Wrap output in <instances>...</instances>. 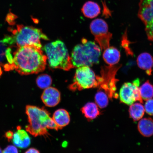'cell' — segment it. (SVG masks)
I'll list each match as a JSON object with an SVG mask.
<instances>
[{"label": "cell", "instance_id": "12", "mask_svg": "<svg viewBox=\"0 0 153 153\" xmlns=\"http://www.w3.org/2000/svg\"><path fill=\"white\" fill-rule=\"evenodd\" d=\"M137 62L140 68L146 71L148 75H151L153 67V58L150 53H143L139 55L137 59Z\"/></svg>", "mask_w": 153, "mask_h": 153}, {"label": "cell", "instance_id": "16", "mask_svg": "<svg viewBox=\"0 0 153 153\" xmlns=\"http://www.w3.org/2000/svg\"><path fill=\"white\" fill-rule=\"evenodd\" d=\"M82 12L87 18L92 19L96 17L100 14V7L94 2L88 1L83 6Z\"/></svg>", "mask_w": 153, "mask_h": 153}, {"label": "cell", "instance_id": "19", "mask_svg": "<svg viewBox=\"0 0 153 153\" xmlns=\"http://www.w3.org/2000/svg\"><path fill=\"white\" fill-rule=\"evenodd\" d=\"M139 90L143 100L147 101L153 97V86L149 81L143 83L139 88Z\"/></svg>", "mask_w": 153, "mask_h": 153}, {"label": "cell", "instance_id": "14", "mask_svg": "<svg viewBox=\"0 0 153 153\" xmlns=\"http://www.w3.org/2000/svg\"><path fill=\"white\" fill-rule=\"evenodd\" d=\"M120 57L119 51L113 47H109L105 49L103 54L105 62L110 66L117 64L120 61Z\"/></svg>", "mask_w": 153, "mask_h": 153}, {"label": "cell", "instance_id": "20", "mask_svg": "<svg viewBox=\"0 0 153 153\" xmlns=\"http://www.w3.org/2000/svg\"><path fill=\"white\" fill-rule=\"evenodd\" d=\"M95 100L96 104L101 108H106L108 104V96L102 91H99L96 94Z\"/></svg>", "mask_w": 153, "mask_h": 153}, {"label": "cell", "instance_id": "23", "mask_svg": "<svg viewBox=\"0 0 153 153\" xmlns=\"http://www.w3.org/2000/svg\"><path fill=\"white\" fill-rule=\"evenodd\" d=\"M145 110L147 114L153 115V99H150L147 100L145 105Z\"/></svg>", "mask_w": 153, "mask_h": 153}, {"label": "cell", "instance_id": "9", "mask_svg": "<svg viewBox=\"0 0 153 153\" xmlns=\"http://www.w3.org/2000/svg\"><path fill=\"white\" fill-rule=\"evenodd\" d=\"M41 99L46 106L54 107L60 102V93L55 88L50 87L44 90L42 95Z\"/></svg>", "mask_w": 153, "mask_h": 153}, {"label": "cell", "instance_id": "28", "mask_svg": "<svg viewBox=\"0 0 153 153\" xmlns=\"http://www.w3.org/2000/svg\"><path fill=\"white\" fill-rule=\"evenodd\" d=\"M2 74V71L1 67V66H0V76H1Z\"/></svg>", "mask_w": 153, "mask_h": 153}, {"label": "cell", "instance_id": "27", "mask_svg": "<svg viewBox=\"0 0 153 153\" xmlns=\"http://www.w3.org/2000/svg\"><path fill=\"white\" fill-rule=\"evenodd\" d=\"M39 152L37 149L34 148H30L27 151L25 152V153H39Z\"/></svg>", "mask_w": 153, "mask_h": 153}, {"label": "cell", "instance_id": "15", "mask_svg": "<svg viewBox=\"0 0 153 153\" xmlns=\"http://www.w3.org/2000/svg\"><path fill=\"white\" fill-rule=\"evenodd\" d=\"M137 128L141 135L149 137L153 135V120L151 118H144L139 122Z\"/></svg>", "mask_w": 153, "mask_h": 153}, {"label": "cell", "instance_id": "24", "mask_svg": "<svg viewBox=\"0 0 153 153\" xmlns=\"http://www.w3.org/2000/svg\"><path fill=\"white\" fill-rule=\"evenodd\" d=\"M3 153H18V150L16 147L13 145H9L5 148L2 152Z\"/></svg>", "mask_w": 153, "mask_h": 153}, {"label": "cell", "instance_id": "18", "mask_svg": "<svg viewBox=\"0 0 153 153\" xmlns=\"http://www.w3.org/2000/svg\"><path fill=\"white\" fill-rule=\"evenodd\" d=\"M145 110L143 105L139 103H136L131 105L129 112L130 117L134 121H137L143 117Z\"/></svg>", "mask_w": 153, "mask_h": 153}, {"label": "cell", "instance_id": "7", "mask_svg": "<svg viewBox=\"0 0 153 153\" xmlns=\"http://www.w3.org/2000/svg\"><path fill=\"white\" fill-rule=\"evenodd\" d=\"M90 29L96 41L111 39L112 34L108 32V24L102 19H95L91 22Z\"/></svg>", "mask_w": 153, "mask_h": 153}, {"label": "cell", "instance_id": "25", "mask_svg": "<svg viewBox=\"0 0 153 153\" xmlns=\"http://www.w3.org/2000/svg\"><path fill=\"white\" fill-rule=\"evenodd\" d=\"M4 43L0 42V62L3 60L5 55L6 51Z\"/></svg>", "mask_w": 153, "mask_h": 153}, {"label": "cell", "instance_id": "2", "mask_svg": "<svg viewBox=\"0 0 153 153\" xmlns=\"http://www.w3.org/2000/svg\"><path fill=\"white\" fill-rule=\"evenodd\" d=\"M26 112L29 123L26 129L33 136H47L48 130L59 129L49 112L45 109L28 105L26 106Z\"/></svg>", "mask_w": 153, "mask_h": 153}, {"label": "cell", "instance_id": "17", "mask_svg": "<svg viewBox=\"0 0 153 153\" xmlns=\"http://www.w3.org/2000/svg\"><path fill=\"white\" fill-rule=\"evenodd\" d=\"M81 111L87 119L93 120L97 118L100 114L97 105L93 102H88L81 109Z\"/></svg>", "mask_w": 153, "mask_h": 153}, {"label": "cell", "instance_id": "13", "mask_svg": "<svg viewBox=\"0 0 153 153\" xmlns=\"http://www.w3.org/2000/svg\"><path fill=\"white\" fill-rule=\"evenodd\" d=\"M52 118L59 129L68 125L70 121L69 113L63 109H60L55 111Z\"/></svg>", "mask_w": 153, "mask_h": 153}, {"label": "cell", "instance_id": "8", "mask_svg": "<svg viewBox=\"0 0 153 153\" xmlns=\"http://www.w3.org/2000/svg\"><path fill=\"white\" fill-rule=\"evenodd\" d=\"M138 16L145 26L153 20V0H140Z\"/></svg>", "mask_w": 153, "mask_h": 153}, {"label": "cell", "instance_id": "6", "mask_svg": "<svg viewBox=\"0 0 153 153\" xmlns=\"http://www.w3.org/2000/svg\"><path fill=\"white\" fill-rule=\"evenodd\" d=\"M104 82L102 76H97L88 66L79 67L76 70L74 82L69 86L72 91H81L98 87Z\"/></svg>", "mask_w": 153, "mask_h": 153}, {"label": "cell", "instance_id": "11", "mask_svg": "<svg viewBox=\"0 0 153 153\" xmlns=\"http://www.w3.org/2000/svg\"><path fill=\"white\" fill-rule=\"evenodd\" d=\"M18 131L14 134L13 142L15 146L20 149H25L29 146L30 139L28 134L20 126L17 128Z\"/></svg>", "mask_w": 153, "mask_h": 153}, {"label": "cell", "instance_id": "4", "mask_svg": "<svg viewBox=\"0 0 153 153\" xmlns=\"http://www.w3.org/2000/svg\"><path fill=\"white\" fill-rule=\"evenodd\" d=\"M100 54V47L94 42L84 39L81 44L74 48L71 57L74 68L91 67L99 64Z\"/></svg>", "mask_w": 153, "mask_h": 153}, {"label": "cell", "instance_id": "29", "mask_svg": "<svg viewBox=\"0 0 153 153\" xmlns=\"http://www.w3.org/2000/svg\"><path fill=\"white\" fill-rule=\"evenodd\" d=\"M2 152V150L1 148H0V153Z\"/></svg>", "mask_w": 153, "mask_h": 153}, {"label": "cell", "instance_id": "21", "mask_svg": "<svg viewBox=\"0 0 153 153\" xmlns=\"http://www.w3.org/2000/svg\"><path fill=\"white\" fill-rule=\"evenodd\" d=\"M36 82L40 88L45 89L50 87L52 83V79L48 74H43L38 76Z\"/></svg>", "mask_w": 153, "mask_h": 153}, {"label": "cell", "instance_id": "5", "mask_svg": "<svg viewBox=\"0 0 153 153\" xmlns=\"http://www.w3.org/2000/svg\"><path fill=\"white\" fill-rule=\"evenodd\" d=\"M51 68L68 71L74 68L71 57L64 43L57 40L47 44L44 48Z\"/></svg>", "mask_w": 153, "mask_h": 153}, {"label": "cell", "instance_id": "22", "mask_svg": "<svg viewBox=\"0 0 153 153\" xmlns=\"http://www.w3.org/2000/svg\"><path fill=\"white\" fill-rule=\"evenodd\" d=\"M145 31L149 40L153 42V20L145 26Z\"/></svg>", "mask_w": 153, "mask_h": 153}, {"label": "cell", "instance_id": "10", "mask_svg": "<svg viewBox=\"0 0 153 153\" xmlns=\"http://www.w3.org/2000/svg\"><path fill=\"white\" fill-rule=\"evenodd\" d=\"M133 83L127 82L122 86L120 92V101L126 105H131L135 101L134 96Z\"/></svg>", "mask_w": 153, "mask_h": 153}, {"label": "cell", "instance_id": "3", "mask_svg": "<svg viewBox=\"0 0 153 153\" xmlns=\"http://www.w3.org/2000/svg\"><path fill=\"white\" fill-rule=\"evenodd\" d=\"M48 38L42 30L32 26L18 25L13 30L12 35L7 36L1 42L9 45H16L17 47L25 45H34L42 47L41 40Z\"/></svg>", "mask_w": 153, "mask_h": 153}, {"label": "cell", "instance_id": "1", "mask_svg": "<svg viewBox=\"0 0 153 153\" xmlns=\"http://www.w3.org/2000/svg\"><path fill=\"white\" fill-rule=\"evenodd\" d=\"M47 60L41 48L28 45L18 47L7 71L15 69L22 75L37 74L45 70Z\"/></svg>", "mask_w": 153, "mask_h": 153}, {"label": "cell", "instance_id": "26", "mask_svg": "<svg viewBox=\"0 0 153 153\" xmlns=\"http://www.w3.org/2000/svg\"><path fill=\"white\" fill-rule=\"evenodd\" d=\"M14 133L11 131H8L5 134V137L9 141H10L13 139Z\"/></svg>", "mask_w": 153, "mask_h": 153}]
</instances>
